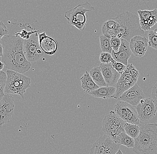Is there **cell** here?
Wrapping results in <instances>:
<instances>
[{"instance_id": "obj_2", "label": "cell", "mask_w": 157, "mask_h": 154, "mask_svg": "<svg viewBox=\"0 0 157 154\" xmlns=\"http://www.w3.org/2000/svg\"><path fill=\"white\" fill-rule=\"evenodd\" d=\"M132 151L136 154H157V123L140 127V132L135 139Z\"/></svg>"}, {"instance_id": "obj_18", "label": "cell", "mask_w": 157, "mask_h": 154, "mask_svg": "<svg viewBox=\"0 0 157 154\" xmlns=\"http://www.w3.org/2000/svg\"><path fill=\"white\" fill-rule=\"evenodd\" d=\"M118 28L119 24L116 21L112 19L108 20L102 26V33L103 35L111 39L117 37Z\"/></svg>"}, {"instance_id": "obj_6", "label": "cell", "mask_w": 157, "mask_h": 154, "mask_svg": "<svg viewBox=\"0 0 157 154\" xmlns=\"http://www.w3.org/2000/svg\"><path fill=\"white\" fill-rule=\"evenodd\" d=\"M139 73L132 64H128L121 75L115 87L116 88L114 99H118L121 95L137 83Z\"/></svg>"}, {"instance_id": "obj_36", "label": "cell", "mask_w": 157, "mask_h": 154, "mask_svg": "<svg viewBox=\"0 0 157 154\" xmlns=\"http://www.w3.org/2000/svg\"><path fill=\"white\" fill-rule=\"evenodd\" d=\"M154 31H155V33L157 35V29H155Z\"/></svg>"}, {"instance_id": "obj_29", "label": "cell", "mask_w": 157, "mask_h": 154, "mask_svg": "<svg viewBox=\"0 0 157 154\" xmlns=\"http://www.w3.org/2000/svg\"><path fill=\"white\" fill-rule=\"evenodd\" d=\"M110 42L113 50L115 52H117L121 45V39H119L117 37H114L110 39Z\"/></svg>"}, {"instance_id": "obj_13", "label": "cell", "mask_w": 157, "mask_h": 154, "mask_svg": "<svg viewBox=\"0 0 157 154\" xmlns=\"http://www.w3.org/2000/svg\"><path fill=\"white\" fill-rule=\"evenodd\" d=\"M141 28L144 31L151 30L157 22V9L137 11Z\"/></svg>"}, {"instance_id": "obj_33", "label": "cell", "mask_w": 157, "mask_h": 154, "mask_svg": "<svg viewBox=\"0 0 157 154\" xmlns=\"http://www.w3.org/2000/svg\"><path fill=\"white\" fill-rule=\"evenodd\" d=\"M3 54V48L2 45L0 43V57H2Z\"/></svg>"}, {"instance_id": "obj_28", "label": "cell", "mask_w": 157, "mask_h": 154, "mask_svg": "<svg viewBox=\"0 0 157 154\" xmlns=\"http://www.w3.org/2000/svg\"><path fill=\"white\" fill-rule=\"evenodd\" d=\"M100 60L102 63H109L114 61L112 54L108 52H102L100 54Z\"/></svg>"}, {"instance_id": "obj_31", "label": "cell", "mask_w": 157, "mask_h": 154, "mask_svg": "<svg viewBox=\"0 0 157 154\" xmlns=\"http://www.w3.org/2000/svg\"><path fill=\"white\" fill-rule=\"evenodd\" d=\"M9 31L6 26L1 21L0 22V38L1 39L6 35H9Z\"/></svg>"}, {"instance_id": "obj_16", "label": "cell", "mask_w": 157, "mask_h": 154, "mask_svg": "<svg viewBox=\"0 0 157 154\" xmlns=\"http://www.w3.org/2000/svg\"><path fill=\"white\" fill-rule=\"evenodd\" d=\"M121 45L118 51L115 52L113 50L112 55L115 61L122 63L127 66L128 65V59L131 57L132 52L129 47V42L123 39H121Z\"/></svg>"}, {"instance_id": "obj_19", "label": "cell", "mask_w": 157, "mask_h": 154, "mask_svg": "<svg viewBox=\"0 0 157 154\" xmlns=\"http://www.w3.org/2000/svg\"><path fill=\"white\" fill-rule=\"evenodd\" d=\"M116 88L113 87H101L97 90L89 92L91 96L96 98L103 99H110L113 98L115 94Z\"/></svg>"}, {"instance_id": "obj_14", "label": "cell", "mask_w": 157, "mask_h": 154, "mask_svg": "<svg viewBox=\"0 0 157 154\" xmlns=\"http://www.w3.org/2000/svg\"><path fill=\"white\" fill-rule=\"evenodd\" d=\"M99 66L101 68L107 87H115L121 74L118 73L113 67L112 63H101Z\"/></svg>"}, {"instance_id": "obj_32", "label": "cell", "mask_w": 157, "mask_h": 154, "mask_svg": "<svg viewBox=\"0 0 157 154\" xmlns=\"http://www.w3.org/2000/svg\"><path fill=\"white\" fill-rule=\"evenodd\" d=\"M151 96L152 99H154L157 104V82L152 88Z\"/></svg>"}, {"instance_id": "obj_1", "label": "cell", "mask_w": 157, "mask_h": 154, "mask_svg": "<svg viewBox=\"0 0 157 154\" xmlns=\"http://www.w3.org/2000/svg\"><path fill=\"white\" fill-rule=\"evenodd\" d=\"M24 41L19 36L10 34L1 39V43L3 48L2 62L7 69L21 73L29 71L31 66L25 54Z\"/></svg>"}, {"instance_id": "obj_23", "label": "cell", "mask_w": 157, "mask_h": 154, "mask_svg": "<svg viewBox=\"0 0 157 154\" xmlns=\"http://www.w3.org/2000/svg\"><path fill=\"white\" fill-rule=\"evenodd\" d=\"M0 107L3 108L8 111L14 112V100L9 94L5 95L0 99Z\"/></svg>"}, {"instance_id": "obj_15", "label": "cell", "mask_w": 157, "mask_h": 154, "mask_svg": "<svg viewBox=\"0 0 157 154\" xmlns=\"http://www.w3.org/2000/svg\"><path fill=\"white\" fill-rule=\"evenodd\" d=\"M148 45V39L141 36H135L129 42V47L132 54L137 57H142L145 54Z\"/></svg>"}, {"instance_id": "obj_27", "label": "cell", "mask_w": 157, "mask_h": 154, "mask_svg": "<svg viewBox=\"0 0 157 154\" xmlns=\"http://www.w3.org/2000/svg\"><path fill=\"white\" fill-rule=\"evenodd\" d=\"M148 45L157 50V35L154 30H150L148 34Z\"/></svg>"}, {"instance_id": "obj_7", "label": "cell", "mask_w": 157, "mask_h": 154, "mask_svg": "<svg viewBox=\"0 0 157 154\" xmlns=\"http://www.w3.org/2000/svg\"><path fill=\"white\" fill-rule=\"evenodd\" d=\"M125 122L114 111H111L105 117L102 122V130L105 135L115 140L117 136L122 132H125Z\"/></svg>"}, {"instance_id": "obj_25", "label": "cell", "mask_w": 157, "mask_h": 154, "mask_svg": "<svg viewBox=\"0 0 157 154\" xmlns=\"http://www.w3.org/2000/svg\"><path fill=\"white\" fill-rule=\"evenodd\" d=\"M100 47L103 52H108L111 54L113 49L111 45L110 39L102 35L100 37Z\"/></svg>"}, {"instance_id": "obj_21", "label": "cell", "mask_w": 157, "mask_h": 154, "mask_svg": "<svg viewBox=\"0 0 157 154\" xmlns=\"http://www.w3.org/2000/svg\"><path fill=\"white\" fill-rule=\"evenodd\" d=\"M89 73L93 81L99 87L107 86L100 66H96L90 70Z\"/></svg>"}, {"instance_id": "obj_4", "label": "cell", "mask_w": 157, "mask_h": 154, "mask_svg": "<svg viewBox=\"0 0 157 154\" xmlns=\"http://www.w3.org/2000/svg\"><path fill=\"white\" fill-rule=\"evenodd\" d=\"M7 80L5 89V95H19L24 99V94L30 87L31 79L29 77L13 70L6 71Z\"/></svg>"}, {"instance_id": "obj_26", "label": "cell", "mask_w": 157, "mask_h": 154, "mask_svg": "<svg viewBox=\"0 0 157 154\" xmlns=\"http://www.w3.org/2000/svg\"><path fill=\"white\" fill-rule=\"evenodd\" d=\"M7 80V75L2 70L0 71V99L5 96V89Z\"/></svg>"}, {"instance_id": "obj_12", "label": "cell", "mask_w": 157, "mask_h": 154, "mask_svg": "<svg viewBox=\"0 0 157 154\" xmlns=\"http://www.w3.org/2000/svg\"><path fill=\"white\" fill-rule=\"evenodd\" d=\"M144 99H145L144 92L142 88L136 83L133 87L124 92L118 100L136 106L140 103L141 100Z\"/></svg>"}, {"instance_id": "obj_11", "label": "cell", "mask_w": 157, "mask_h": 154, "mask_svg": "<svg viewBox=\"0 0 157 154\" xmlns=\"http://www.w3.org/2000/svg\"><path fill=\"white\" fill-rule=\"evenodd\" d=\"M136 108L140 120L146 122L151 120L155 116L157 104L154 99L148 98L141 100Z\"/></svg>"}, {"instance_id": "obj_10", "label": "cell", "mask_w": 157, "mask_h": 154, "mask_svg": "<svg viewBox=\"0 0 157 154\" xmlns=\"http://www.w3.org/2000/svg\"><path fill=\"white\" fill-rule=\"evenodd\" d=\"M115 111L127 123L139 125L140 119L136 106L124 101L117 102L114 107Z\"/></svg>"}, {"instance_id": "obj_8", "label": "cell", "mask_w": 157, "mask_h": 154, "mask_svg": "<svg viewBox=\"0 0 157 154\" xmlns=\"http://www.w3.org/2000/svg\"><path fill=\"white\" fill-rule=\"evenodd\" d=\"M23 49L25 57L30 62L37 61L45 54L39 45V36L36 32H34L29 39L24 40Z\"/></svg>"}, {"instance_id": "obj_24", "label": "cell", "mask_w": 157, "mask_h": 154, "mask_svg": "<svg viewBox=\"0 0 157 154\" xmlns=\"http://www.w3.org/2000/svg\"><path fill=\"white\" fill-rule=\"evenodd\" d=\"M124 127L125 133L134 140L140 134V127L136 124L126 122Z\"/></svg>"}, {"instance_id": "obj_34", "label": "cell", "mask_w": 157, "mask_h": 154, "mask_svg": "<svg viewBox=\"0 0 157 154\" xmlns=\"http://www.w3.org/2000/svg\"><path fill=\"white\" fill-rule=\"evenodd\" d=\"M0 64H1V66H0V70H2L4 68L5 64L2 62L1 61L0 62Z\"/></svg>"}, {"instance_id": "obj_35", "label": "cell", "mask_w": 157, "mask_h": 154, "mask_svg": "<svg viewBox=\"0 0 157 154\" xmlns=\"http://www.w3.org/2000/svg\"><path fill=\"white\" fill-rule=\"evenodd\" d=\"M115 154H123V153L122 152H121V150H119L117 152V153Z\"/></svg>"}, {"instance_id": "obj_5", "label": "cell", "mask_w": 157, "mask_h": 154, "mask_svg": "<svg viewBox=\"0 0 157 154\" xmlns=\"http://www.w3.org/2000/svg\"><path fill=\"white\" fill-rule=\"evenodd\" d=\"M95 10V8L91 4L86 2L67 11L64 16L71 25L75 26L80 31H83L88 20L87 13Z\"/></svg>"}, {"instance_id": "obj_30", "label": "cell", "mask_w": 157, "mask_h": 154, "mask_svg": "<svg viewBox=\"0 0 157 154\" xmlns=\"http://www.w3.org/2000/svg\"><path fill=\"white\" fill-rule=\"evenodd\" d=\"M113 67L115 69V70L119 73L121 74H122L125 69L126 66L124 65V64L119 62L114 61L113 62H112Z\"/></svg>"}, {"instance_id": "obj_3", "label": "cell", "mask_w": 157, "mask_h": 154, "mask_svg": "<svg viewBox=\"0 0 157 154\" xmlns=\"http://www.w3.org/2000/svg\"><path fill=\"white\" fill-rule=\"evenodd\" d=\"M112 19L118 23V34L117 37L119 39L130 42L135 36H142L145 34V31L141 28L139 17L133 13L124 12Z\"/></svg>"}, {"instance_id": "obj_17", "label": "cell", "mask_w": 157, "mask_h": 154, "mask_svg": "<svg viewBox=\"0 0 157 154\" xmlns=\"http://www.w3.org/2000/svg\"><path fill=\"white\" fill-rule=\"evenodd\" d=\"M39 45L44 53L49 55L54 54L58 48V45L56 41L49 36L46 32L38 34Z\"/></svg>"}, {"instance_id": "obj_9", "label": "cell", "mask_w": 157, "mask_h": 154, "mask_svg": "<svg viewBox=\"0 0 157 154\" xmlns=\"http://www.w3.org/2000/svg\"><path fill=\"white\" fill-rule=\"evenodd\" d=\"M120 145L106 135L101 136L93 144L90 154H115Z\"/></svg>"}, {"instance_id": "obj_20", "label": "cell", "mask_w": 157, "mask_h": 154, "mask_svg": "<svg viewBox=\"0 0 157 154\" xmlns=\"http://www.w3.org/2000/svg\"><path fill=\"white\" fill-rule=\"evenodd\" d=\"M81 87L84 92L89 94V92L97 90L100 87L93 81L88 71H86L80 78Z\"/></svg>"}, {"instance_id": "obj_22", "label": "cell", "mask_w": 157, "mask_h": 154, "mask_svg": "<svg viewBox=\"0 0 157 154\" xmlns=\"http://www.w3.org/2000/svg\"><path fill=\"white\" fill-rule=\"evenodd\" d=\"M114 141L117 144L125 146L128 148H133L135 145V140L127 135L125 132H122L117 136Z\"/></svg>"}]
</instances>
